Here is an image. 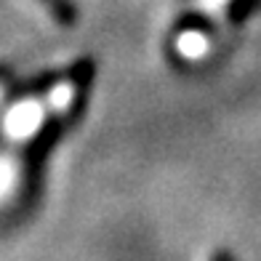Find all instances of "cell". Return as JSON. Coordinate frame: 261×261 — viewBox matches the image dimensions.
<instances>
[{"label":"cell","mask_w":261,"mask_h":261,"mask_svg":"<svg viewBox=\"0 0 261 261\" xmlns=\"http://www.w3.org/2000/svg\"><path fill=\"white\" fill-rule=\"evenodd\" d=\"M38 3L48 11L56 24L72 27L75 21H77V8L72 6V0H38Z\"/></svg>","instance_id":"1"}]
</instances>
